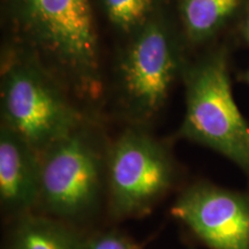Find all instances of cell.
Instances as JSON below:
<instances>
[{
  "label": "cell",
  "instance_id": "obj_1",
  "mask_svg": "<svg viewBox=\"0 0 249 249\" xmlns=\"http://www.w3.org/2000/svg\"><path fill=\"white\" fill-rule=\"evenodd\" d=\"M12 51L31 59L86 102L103 92L101 50L91 0H2Z\"/></svg>",
  "mask_w": 249,
  "mask_h": 249
},
{
  "label": "cell",
  "instance_id": "obj_2",
  "mask_svg": "<svg viewBox=\"0 0 249 249\" xmlns=\"http://www.w3.org/2000/svg\"><path fill=\"white\" fill-rule=\"evenodd\" d=\"M67 90L31 59L12 51L1 66V124L42 155L85 124Z\"/></svg>",
  "mask_w": 249,
  "mask_h": 249
},
{
  "label": "cell",
  "instance_id": "obj_3",
  "mask_svg": "<svg viewBox=\"0 0 249 249\" xmlns=\"http://www.w3.org/2000/svg\"><path fill=\"white\" fill-rule=\"evenodd\" d=\"M107 148L88 124L40 155V188L36 213L75 225L107 200Z\"/></svg>",
  "mask_w": 249,
  "mask_h": 249
},
{
  "label": "cell",
  "instance_id": "obj_4",
  "mask_svg": "<svg viewBox=\"0 0 249 249\" xmlns=\"http://www.w3.org/2000/svg\"><path fill=\"white\" fill-rule=\"evenodd\" d=\"M178 136L224 156L249 181V124L233 97L224 53L187 71L186 111Z\"/></svg>",
  "mask_w": 249,
  "mask_h": 249
},
{
  "label": "cell",
  "instance_id": "obj_5",
  "mask_svg": "<svg viewBox=\"0 0 249 249\" xmlns=\"http://www.w3.org/2000/svg\"><path fill=\"white\" fill-rule=\"evenodd\" d=\"M170 149L141 124L107 147V202L113 219L142 217L167 195L177 180Z\"/></svg>",
  "mask_w": 249,
  "mask_h": 249
},
{
  "label": "cell",
  "instance_id": "obj_6",
  "mask_svg": "<svg viewBox=\"0 0 249 249\" xmlns=\"http://www.w3.org/2000/svg\"><path fill=\"white\" fill-rule=\"evenodd\" d=\"M180 67L178 38L164 15L156 12L136 31L120 60V103L134 124L143 126L160 113Z\"/></svg>",
  "mask_w": 249,
  "mask_h": 249
},
{
  "label": "cell",
  "instance_id": "obj_7",
  "mask_svg": "<svg viewBox=\"0 0 249 249\" xmlns=\"http://www.w3.org/2000/svg\"><path fill=\"white\" fill-rule=\"evenodd\" d=\"M171 214L210 249H249V193L210 181L187 186Z\"/></svg>",
  "mask_w": 249,
  "mask_h": 249
},
{
  "label": "cell",
  "instance_id": "obj_8",
  "mask_svg": "<svg viewBox=\"0 0 249 249\" xmlns=\"http://www.w3.org/2000/svg\"><path fill=\"white\" fill-rule=\"evenodd\" d=\"M40 155L8 127H0V205L12 219L36 213Z\"/></svg>",
  "mask_w": 249,
  "mask_h": 249
},
{
  "label": "cell",
  "instance_id": "obj_9",
  "mask_svg": "<svg viewBox=\"0 0 249 249\" xmlns=\"http://www.w3.org/2000/svg\"><path fill=\"white\" fill-rule=\"evenodd\" d=\"M6 249H76L82 238L71 224L33 213L13 220Z\"/></svg>",
  "mask_w": 249,
  "mask_h": 249
},
{
  "label": "cell",
  "instance_id": "obj_10",
  "mask_svg": "<svg viewBox=\"0 0 249 249\" xmlns=\"http://www.w3.org/2000/svg\"><path fill=\"white\" fill-rule=\"evenodd\" d=\"M241 0H179L187 37L193 42L210 38L238 11Z\"/></svg>",
  "mask_w": 249,
  "mask_h": 249
},
{
  "label": "cell",
  "instance_id": "obj_11",
  "mask_svg": "<svg viewBox=\"0 0 249 249\" xmlns=\"http://www.w3.org/2000/svg\"><path fill=\"white\" fill-rule=\"evenodd\" d=\"M108 21L124 33L141 29L154 15L156 0H103Z\"/></svg>",
  "mask_w": 249,
  "mask_h": 249
},
{
  "label": "cell",
  "instance_id": "obj_12",
  "mask_svg": "<svg viewBox=\"0 0 249 249\" xmlns=\"http://www.w3.org/2000/svg\"><path fill=\"white\" fill-rule=\"evenodd\" d=\"M76 249H143L132 236L118 230L93 233L81 238Z\"/></svg>",
  "mask_w": 249,
  "mask_h": 249
},
{
  "label": "cell",
  "instance_id": "obj_13",
  "mask_svg": "<svg viewBox=\"0 0 249 249\" xmlns=\"http://www.w3.org/2000/svg\"><path fill=\"white\" fill-rule=\"evenodd\" d=\"M245 36H246V38L249 40V14H248L247 21H246V24H245Z\"/></svg>",
  "mask_w": 249,
  "mask_h": 249
},
{
  "label": "cell",
  "instance_id": "obj_14",
  "mask_svg": "<svg viewBox=\"0 0 249 249\" xmlns=\"http://www.w3.org/2000/svg\"><path fill=\"white\" fill-rule=\"evenodd\" d=\"M244 80H245V82H246V83H248V85H249V70L245 73V75H244Z\"/></svg>",
  "mask_w": 249,
  "mask_h": 249
}]
</instances>
